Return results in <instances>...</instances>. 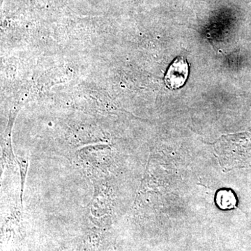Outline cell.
Returning a JSON list of instances; mask_svg holds the SVG:
<instances>
[{
  "label": "cell",
  "mask_w": 251,
  "mask_h": 251,
  "mask_svg": "<svg viewBox=\"0 0 251 251\" xmlns=\"http://www.w3.org/2000/svg\"><path fill=\"white\" fill-rule=\"evenodd\" d=\"M188 64L187 60L182 56H179L172 63L165 76L167 87L175 90L184 85L188 78Z\"/></svg>",
  "instance_id": "6da1fadb"
},
{
  "label": "cell",
  "mask_w": 251,
  "mask_h": 251,
  "mask_svg": "<svg viewBox=\"0 0 251 251\" xmlns=\"http://www.w3.org/2000/svg\"><path fill=\"white\" fill-rule=\"evenodd\" d=\"M216 203L220 209L229 210L235 207L237 199L234 193L230 190H221L216 193Z\"/></svg>",
  "instance_id": "7a4b0ae2"
},
{
  "label": "cell",
  "mask_w": 251,
  "mask_h": 251,
  "mask_svg": "<svg viewBox=\"0 0 251 251\" xmlns=\"http://www.w3.org/2000/svg\"><path fill=\"white\" fill-rule=\"evenodd\" d=\"M17 161L20 167V172H21V203L23 202V192L24 189V184L25 182L26 175L27 171V161L24 158H21V157H17Z\"/></svg>",
  "instance_id": "3957f363"
}]
</instances>
